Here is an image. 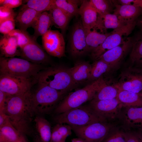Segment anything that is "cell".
Here are the masks:
<instances>
[{
    "label": "cell",
    "mask_w": 142,
    "mask_h": 142,
    "mask_svg": "<svg viewBox=\"0 0 142 142\" xmlns=\"http://www.w3.org/2000/svg\"><path fill=\"white\" fill-rule=\"evenodd\" d=\"M17 15L12 9L0 7V23L6 20L15 18Z\"/></svg>",
    "instance_id": "38"
},
{
    "label": "cell",
    "mask_w": 142,
    "mask_h": 142,
    "mask_svg": "<svg viewBox=\"0 0 142 142\" xmlns=\"http://www.w3.org/2000/svg\"><path fill=\"white\" fill-rule=\"evenodd\" d=\"M79 14L85 32L94 29L97 30L98 14L89 1L83 0L79 8Z\"/></svg>",
    "instance_id": "17"
},
{
    "label": "cell",
    "mask_w": 142,
    "mask_h": 142,
    "mask_svg": "<svg viewBox=\"0 0 142 142\" xmlns=\"http://www.w3.org/2000/svg\"><path fill=\"white\" fill-rule=\"evenodd\" d=\"M10 122L8 116L4 112L0 113V127Z\"/></svg>",
    "instance_id": "44"
},
{
    "label": "cell",
    "mask_w": 142,
    "mask_h": 142,
    "mask_svg": "<svg viewBox=\"0 0 142 142\" xmlns=\"http://www.w3.org/2000/svg\"><path fill=\"white\" fill-rule=\"evenodd\" d=\"M124 135L125 142H141L134 131H125Z\"/></svg>",
    "instance_id": "42"
},
{
    "label": "cell",
    "mask_w": 142,
    "mask_h": 142,
    "mask_svg": "<svg viewBox=\"0 0 142 142\" xmlns=\"http://www.w3.org/2000/svg\"><path fill=\"white\" fill-rule=\"evenodd\" d=\"M60 133L66 138L72 134V130L71 126L64 124L57 123L55 126Z\"/></svg>",
    "instance_id": "39"
},
{
    "label": "cell",
    "mask_w": 142,
    "mask_h": 142,
    "mask_svg": "<svg viewBox=\"0 0 142 142\" xmlns=\"http://www.w3.org/2000/svg\"><path fill=\"white\" fill-rule=\"evenodd\" d=\"M117 125L116 123L102 121L82 126H70L78 137L88 142H102Z\"/></svg>",
    "instance_id": "7"
},
{
    "label": "cell",
    "mask_w": 142,
    "mask_h": 142,
    "mask_svg": "<svg viewBox=\"0 0 142 142\" xmlns=\"http://www.w3.org/2000/svg\"><path fill=\"white\" fill-rule=\"evenodd\" d=\"M135 64V67L142 69V59L136 62L134 65Z\"/></svg>",
    "instance_id": "48"
},
{
    "label": "cell",
    "mask_w": 142,
    "mask_h": 142,
    "mask_svg": "<svg viewBox=\"0 0 142 142\" xmlns=\"http://www.w3.org/2000/svg\"><path fill=\"white\" fill-rule=\"evenodd\" d=\"M83 0H55V6L64 12L70 18L79 15V5Z\"/></svg>",
    "instance_id": "30"
},
{
    "label": "cell",
    "mask_w": 142,
    "mask_h": 142,
    "mask_svg": "<svg viewBox=\"0 0 142 142\" xmlns=\"http://www.w3.org/2000/svg\"><path fill=\"white\" fill-rule=\"evenodd\" d=\"M132 46L131 37L127 38L122 44L106 51L97 59L104 61L114 68L131 49Z\"/></svg>",
    "instance_id": "16"
},
{
    "label": "cell",
    "mask_w": 142,
    "mask_h": 142,
    "mask_svg": "<svg viewBox=\"0 0 142 142\" xmlns=\"http://www.w3.org/2000/svg\"><path fill=\"white\" fill-rule=\"evenodd\" d=\"M22 0H0V6L12 9L17 7L22 3Z\"/></svg>",
    "instance_id": "40"
},
{
    "label": "cell",
    "mask_w": 142,
    "mask_h": 142,
    "mask_svg": "<svg viewBox=\"0 0 142 142\" xmlns=\"http://www.w3.org/2000/svg\"><path fill=\"white\" fill-rule=\"evenodd\" d=\"M15 18L6 20L0 23V32L3 35L8 34L15 29Z\"/></svg>",
    "instance_id": "37"
},
{
    "label": "cell",
    "mask_w": 142,
    "mask_h": 142,
    "mask_svg": "<svg viewBox=\"0 0 142 142\" xmlns=\"http://www.w3.org/2000/svg\"><path fill=\"white\" fill-rule=\"evenodd\" d=\"M54 120L57 123L82 126L95 122L105 121L88 105H82L61 114H56Z\"/></svg>",
    "instance_id": "6"
},
{
    "label": "cell",
    "mask_w": 142,
    "mask_h": 142,
    "mask_svg": "<svg viewBox=\"0 0 142 142\" xmlns=\"http://www.w3.org/2000/svg\"><path fill=\"white\" fill-rule=\"evenodd\" d=\"M35 80L66 94L77 85L72 79L69 68L60 66L43 69L39 73Z\"/></svg>",
    "instance_id": "3"
},
{
    "label": "cell",
    "mask_w": 142,
    "mask_h": 142,
    "mask_svg": "<svg viewBox=\"0 0 142 142\" xmlns=\"http://www.w3.org/2000/svg\"><path fill=\"white\" fill-rule=\"evenodd\" d=\"M135 0H119L115 1L116 3L120 5H128L134 4Z\"/></svg>",
    "instance_id": "45"
},
{
    "label": "cell",
    "mask_w": 142,
    "mask_h": 142,
    "mask_svg": "<svg viewBox=\"0 0 142 142\" xmlns=\"http://www.w3.org/2000/svg\"><path fill=\"white\" fill-rule=\"evenodd\" d=\"M26 142L24 135L9 123L0 127V142Z\"/></svg>",
    "instance_id": "24"
},
{
    "label": "cell",
    "mask_w": 142,
    "mask_h": 142,
    "mask_svg": "<svg viewBox=\"0 0 142 142\" xmlns=\"http://www.w3.org/2000/svg\"><path fill=\"white\" fill-rule=\"evenodd\" d=\"M116 98L123 107L142 106V96L134 92L119 90Z\"/></svg>",
    "instance_id": "25"
},
{
    "label": "cell",
    "mask_w": 142,
    "mask_h": 142,
    "mask_svg": "<svg viewBox=\"0 0 142 142\" xmlns=\"http://www.w3.org/2000/svg\"><path fill=\"white\" fill-rule=\"evenodd\" d=\"M16 38L9 35H3L0 39V56L6 57L20 56V50Z\"/></svg>",
    "instance_id": "21"
},
{
    "label": "cell",
    "mask_w": 142,
    "mask_h": 142,
    "mask_svg": "<svg viewBox=\"0 0 142 142\" xmlns=\"http://www.w3.org/2000/svg\"><path fill=\"white\" fill-rule=\"evenodd\" d=\"M32 8H21L15 18L16 25L18 29L27 31L32 25L41 13Z\"/></svg>",
    "instance_id": "19"
},
{
    "label": "cell",
    "mask_w": 142,
    "mask_h": 142,
    "mask_svg": "<svg viewBox=\"0 0 142 142\" xmlns=\"http://www.w3.org/2000/svg\"><path fill=\"white\" fill-rule=\"evenodd\" d=\"M52 25L60 29L64 34L68 24L70 17L63 11L55 6L49 11Z\"/></svg>",
    "instance_id": "26"
},
{
    "label": "cell",
    "mask_w": 142,
    "mask_h": 142,
    "mask_svg": "<svg viewBox=\"0 0 142 142\" xmlns=\"http://www.w3.org/2000/svg\"></svg>",
    "instance_id": "51"
},
{
    "label": "cell",
    "mask_w": 142,
    "mask_h": 142,
    "mask_svg": "<svg viewBox=\"0 0 142 142\" xmlns=\"http://www.w3.org/2000/svg\"><path fill=\"white\" fill-rule=\"evenodd\" d=\"M52 25L51 17L49 13L45 11L41 13L32 26L34 30V33L32 36L33 38L37 40L39 37L42 36L45 34Z\"/></svg>",
    "instance_id": "23"
},
{
    "label": "cell",
    "mask_w": 142,
    "mask_h": 142,
    "mask_svg": "<svg viewBox=\"0 0 142 142\" xmlns=\"http://www.w3.org/2000/svg\"><path fill=\"white\" fill-rule=\"evenodd\" d=\"M70 52L73 57L82 56L89 52L86 42V34L81 20L74 25L69 40Z\"/></svg>",
    "instance_id": "14"
},
{
    "label": "cell",
    "mask_w": 142,
    "mask_h": 142,
    "mask_svg": "<svg viewBox=\"0 0 142 142\" xmlns=\"http://www.w3.org/2000/svg\"><path fill=\"white\" fill-rule=\"evenodd\" d=\"M66 138L63 137L59 132L54 126L52 130L50 142H65Z\"/></svg>",
    "instance_id": "41"
},
{
    "label": "cell",
    "mask_w": 142,
    "mask_h": 142,
    "mask_svg": "<svg viewBox=\"0 0 142 142\" xmlns=\"http://www.w3.org/2000/svg\"><path fill=\"white\" fill-rule=\"evenodd\" d=\"M90 3L98 14L110 13L115 6L114 0H90Z\"/></svg>",
    "instance_id": "34"
},
{
    "label": "cell",
    "mask_w": 142,
    "mask_h": 142,
    "mask_svg": "<svg viewBox=\"0 0 142 142\" xmlns=\"http://www.w3.org/2000/svg\"><path fill=\"white\" fill-rule=\"evenodd\" d=\"M115 9L114 14L121 21L126 24L136 21L142 12L141 8L134 4L120 5L116 4L114 1Z\"/></svg>",
    "instance_id": "18"
},
{
    "label": "cell",
    "mask_w": 142,
    "mask_h": 142,
    "mask_svg": "<svg viewBox=\"0 0 142 142\" xmlns=\"http://www.w3.org/2000/svg\"><path fill=\"white\" fill-rule=\"evenodd\" d=\"M89 105L105 121L116 123L123 107L117 98L108 100L90 101Z\"/></svg>",
    "instance_id": "11"
},
{
    "label": "cell",
    "mask_w": 142,
    "mask_h": 142,
    "mask_svg": "<svg viewBox=\"0 0 142 142\" xmlns=\"http://www.w3.org/2000/svg\"><path fill=\"white\" fill-rule=\"evenodd\" d=\"M42 47L50 55L60 58L65 56L63 36L59 31L50 29L42 37Z\"/></svg>",
    "instance_id": "12"
},
{
    "label": "cell",
    "mask_w": 142,
    "mask_h": 142,
    "mask_svg": "<svg viewBox=\"0 0 142 142\" xmlns=\"http://www.w3.org/2000/svg\"><path fill=\"white\" fill-rule=\"evenodd\" d=\"M85 33L86 42L88 51L91 52L99 46L110 33H99L95 29Z\"/></svg>",
    "instance_id": "27"
},
{
    "label": "cell",
    "mask_w": 142,
    "mask_h": 142,
    "mask_svg": "<svg viewBox=\"0 0 142 142\" xmlns=\"http://www.w3.org/2000/svg\"><path fill=\"white\" fill-rule=\"evenodd\" d=\"M113 68L110 65L99 59H97L92 64L89 81H93L103 77V75Z\"/></svg>",
    "instance_id": "32"
},
{
    "label": "cell",
    "mask_w": 142,
    "mask_h": 142,
    "mask_svg": "<svg viewBox=\"0 0 142 142\" xmlns=\"http://www.w3.org/2000/svg\"><path fill=\"white\" fill-rule=\"evenodd\" d=\"M91 68V64L88 61L78 62L73 67L69 68L72 79L77 85L89 81Z\"/></svg>",
    "instance_id": "20"
},
{
    "label": "cell",
    "mask_w": 142,
    "mask_h": 142,
    "mask_svg": "<svg viewBox=\"0 0 142 142\" xmlns=\"http://www.w3.org/2000/svg\"><path fill=\"white\" fill-rule=\"evenodd\" d=\"M38 84L35 92L31 93V106L34 115L47 114L54 110L66 94L46 85Z\"/></svg>",
    "instance_id": "4"
},
{
    "label": "cell",
    "mask_w": 142,
    "mask_h": 142,
    "mask_svg": "<svg viewBox=\"0 0 142 142\" xmlns=\"http://www.w3.org/2000/svg\"><path fill=\"white\" fill-rule=\"evenodd\" d=\"M71 142H88L84 140L79 137L74 138L71 140Z\"/></svg>",
    "instance_id": "47"
},
{
    "label": "cell",
    "mask_w": 142,
    "mask_h": 142,
    "mask_svg": "<svg viewBox=\"0 0 142 142\" xmlns=\"http://www.w3.org/2000/svg\"><path fill=\"white\" fill-rule=\"evenodd\" d=\"M119 90L116 84L109 85L106 81L98 90L91 101H96L116 98Z\"/></svg>",
    "instance_id": "28"
},
{
    "label": "cell",
    "mask_w": 142,
    "mask_h": 142,
    "mask_svg": "<svg viewBox=\"0 0 142 142\" xmlns=\"http://www.w3.org/2000/svg\"><path fill=\"white\" fill-rule=\"evenodd\" d=\"M8 34L16 38L18 47L20 49L33 39L32 36H30L27 31H24L18 29H15Z\"/></svg>",
    "instance_id": "35"
},
{
    "label": "cell",
    "mask_w": 142,
    "mask_h": 142,
    "mask_svg": "<svg viewBox=\"0 0 142 142\" xmlns=\"http://www.w3.org/2000/svg\"><path fill=\"white\" fill-rule=\"evenodd\" d=\"M22 8L28 7L40 13L49 11L55 6V0H29Z\"/></svg>",
    "instance_id": "33"
},
{
    "label": "cell",
    "mask_w": 142,
    "mask_h": 142,
    "mask_svg": "<svg viewBox=\"0 0 142 142\" xmlns=\"http://www.w3.org/2000/svg\"><path fill=\"white\" fill-rule=\"evenodd\" d=\"M103 77L92 82L83 88L70 93L64 97L54 110L58 114L83 105L91 101L99 89L106 82Z\"/></svg>",
    "instance_id": "2"
},
{
    "label": "cell",
    "mask_w": 142,
    "mask_h": 142,
    "mask_svg": "<svg viewBox=\"0 0 142 142\" xmlns=\"http://www.w3.org/2000/svg\"><path fill=\"white\" fill-rule=\"evenodd\" d=\"M32 81L25 78L0 74V90L7 96L24 94L31 91Z\"/></svg>",
    "instance_id": "9"
},
{
    "label": "cell",
    "mask_w": 142,
    "mask_h": 142,
    "mask_svg": "<svg viewBox=\"0 0 142 142\" xmlns=\"http://www.w3.org/2000/svg\"><path fill=\"white\" fill-rule=\"evenodd\" d=\"M136 24L139 26L142 30V18L136 22Z\"/></svg>",
    "instance_id": "50"
},
{
    "label": "cell",
    "mask_w": 142,
    "mask_h": 142,
    "mask_svg": "<svg viewBox=\"0 0 142 142\" xmlns=\"http://www.w3.org/2000/svg\"><path fill=\"white\" fill-rule=\"evenodd\" d=\"M119 90H127L142 96V69L133 66L121 72L116 84Z\"/></svg>",
    "instance_id": "10"
},
{
    "label": "cell",
    "mask_w": 142,
    "mask_h": 142,
    "mask_svg": "<svg viewBox=\"0 0 142 142\" xmlns=\"http://www.w3.org/2000/svg\"><path fill=\"white\" fill-rule=\"evenodd\" d=\"M36 130L42 142H50L52 130L49 122L44 118L39 115L34 120Z\"/></svg>",
    "instance_id": "29"
},
{
    "label": "cell",
    "mask_w": 142,
    "mask_h": 142,
    "mask_svg": "<svg viewBox=\"0 0 142 142\" xmlns=\"http://www.w3.org/2000/svg\"></svg>",
    "instance_id": "52"
},
{
    "label": "cell",
    "mask_w": 142,
    "mask_h": 142,
    "mask_svg": "<svg viewBox=\"0 0 142 142\" xmlns=\"http://www.w3.org/2000/svg\"><path fill=\"white\" fill-rule=\"evenodd\" d=\"M132 48L129 56L131 66L142 59V30L131 38Z\"/></svg>",
    "instance_id": "31"
},
{
    "label": "cell",
    "mask_w": 142,
    "mask_h": 142,
    "mask_svg": "<svg viewBox=\"0 0 142 142\" xmlns=\"http://www.w3.org/2000/svg\"><path fill=\"white\" fill-rule=\"evenodd\" d=\"M134 4L141 7L142 9V0H135Z\"/></svg>",
    "instance_id": "49"
},
{
    "label": "cell",
    "mask_w": 142,
    "mask_h": 142,
    "mask_svg": "<svg viewBox=\"0 0 142 142\" xmlns=\"http://www.w3.org/2000/svg\"><path fill=\"white\" fill-rule=\"evenodd\" d=\"M125 131L118 125L113 128L102 142H125Z\"/></svg>",
    "instance_id": "36"
},
{
    "label": "cell",
    "mask_w": 142,
    "mask_h": 142,
    "mask_svg": "<svg viewBox=\"0 0 142 142\" xmlns=\"http://www.w3.org/2000/svg\"><path fill=\"white\" fill-rule=\"evenodd\" d=\"M139 138L141 142H142V128H140L134 131Z\"/></svg>",
    "instance_id": "46"
},
{
    "label": "cell",
    "mask_w": 142,
    "mask_h": 142,
    "mask_svg": "<svg viewBox=\"0 0 142 142\" xmlns=\"http://www.w3.org/2000/svg\"><path fill=\"white\" fill-rule=\"evenodd\" d=\"M117 123L125 131L142 128V106L123 107Z\"/></svg>",
    "instance_id": "13"
},
{
    "label": "cell",
    "mask_w": 142,
    "mask_h": 142,
    "mask_svg": "<svg viewBox=\"0 0 142 142\" xmlns=\"http://www.w3.org/2000/svg\"><path fill=\"white\" fill-rule=\"evenodd\" d=\"M20 50V56L33 63L42 65L50 61L49 57L42 46L33 39Z\"/></svg>",
    "instance_id": "15"
},
{
    "label": "cell",
    "mask_w": 142,
    "mask_h": 142,
    "mask_svg": "<svg viewBox=\"0 0 142 142\" xmlns=\"http://www.w3.org/2000/svg\"><path fill=\"white\" fill-rule=\"evenodd\" d=\"M7 97L5 93L0 90V113L4 111Z\"/></svg>",
    "instance_id": "43"
},
{
    "label": "cell",
    "mask_w": 142,
    "mask_h": 142,
    "mask_svg": "<svg viewBox=\"0 0 142 142\" xmlns=\"http://www.w3.org/2000/svg\"><path fill=\"white\" fill-rule=\"evenodd\" d=\"M31 93L30 91L23 94L7 96L4 111L12 125L24 135L31 132L34 115L31 106Z\"/></svg>",
    "instance_id": "1"
},
{
    "label": "cell",
    "mask_w": 142,
    "mask_h": 142,
    "mask_svg": "<svg viewBox=\"0 0 142 142\" xmlns=\"http://www.w3.org/2000/svg\"><path fill=\"white\" fill-rule=\"evenodd\" d=\"M125 24L121 21L115 14L110 13L98 14L97 30H99L102 33H104L106 29H114L120 28Z\"/></svg>",
    "instance_id": "22"
},
{
    "label": "cell",
    "mask_w": 142,
    "mask_h": 142,
    "mask_svg": "<svg viewBox=\"0 0 142 142\" xmlns=\"http://www.w3.org/2000/svg\"><path fill=\"white\" fill-rule=\"evenodd\" d=\"M136 22V21L114 29L103 42L91 52L92 58L95 60L106 51L122 44L125 41L123 37L127 36L131 33Z\"/></svg>",
    "instance_id": "8"
},
{
    "label": "cell",
    "mask_w": 142,
    "mask_h": 142,
    "mask_svg": "<svg viewBox=\"0 0 142 142\" xmlns=\"http://www.w3.org/2000/svg\"><path fill=\"white\" fill-rule=\"evenodd\" d=\"M44 69L42 65L33 63L23 58L0 56V74L33 79L35 81L39 73Z\"/></svg>",
    "instance_id": "5"
}]
</instances>
